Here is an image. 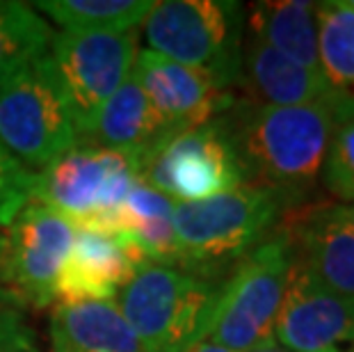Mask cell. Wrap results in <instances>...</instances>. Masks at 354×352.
Returning a JSON list of instances; mask_svg holds the SVG:
<instances>
[{"instance_id":"obj_1","label":"cell","mask_w":354,"mask_h":352,"mask_svg":"<svg viewBox=\"0 0 354 352\" xmlns=\"http://www.w3.org/2000/svg\"><path fill=\"white\" fill-rule=\"evenodd\" d=\"M338 122L334 101L286 108L247 101L227 124L247 183L302 199L318 181Z\"/></svg>"},{"instance_id":"obj_2","label":"cell","mask_w":354,"mask_h":352,"mask_svg":"<svg viewBox=\"0 0 354 352\" xmlns=\"http://www.w3.org/2000/svg\"><path fill=\"white\" fill-rule=\"evenodd\" d=\"M288 192L245 183L199 201H176L174 234L180 270L215 279L261 245L297 204Z\"/></svg>"},{"instance_id":"obj_3","label":"cell","mask_w":354,"mask_h":352,"mask_svg":"<svg viewBox=\"0 0 354 352\" xmlns=\"http://www.w3.org/2000/svg\"><path fill=\"white\" fill-rule=\"evenodd\" d=\"M222 284L180 268L145 263L122 288L119 309L142 352H187L213 329Z\"/></svg>"},{"instance_id":"obj_4","label":"cell","mask_w":354,"mask_h":352,"mask_svg":"<svg viewBox=\"0 0 354 352\" xmlns=\"http://www.w3.org/2000/svg\"><path fill=\"white\" fill-rule=\"evenodd\" d=\"M292 263L295 250L286 231L268 236L247 252L222 284L208 341L229 352L277 346L274 325Z\"/></svg>"},{"instance_id":"obj_5","label":"cell","mask_w":354,"mask_h":352,"mask_svg":"<svg viewBox=\"0 0 354 352\" xmlns=\"http://www.w3.org/2000/svg\"><path fill=\"white\" fill-rule=\"evenodd\" d=\"M149 50L210 73L229 92L243 69V12L224 0H162L145 19Z\"/></svg>"},{"instance_id":"obj_6","label":"cell","mask_w":354,"mask_h":352,"mask_svg":"<svg viewBox=\"0 0 354 352\" xmlns=\"http://www.w3.org/2000/svg\"><path fill=\"white\" fill-rule=\"evenodd\" d=\"M140 178L142 165L133 156L76 145L35 174L32 201L64 215L76 229L108 234L112 217Z\"/></svg>"},{"instance_id":"obj_7","label":"cell","mask_w":354,"mask_h":352,"mask_svg":"<svg viewBox=\"0 0 354 352\" xmlns=\"http://www.w3.org/2000/svg\"><path fill=\"white\" fill-rule=\"evenodd\" d=\"M138 41V28L124 33L53 35L48 59L76 126L78 145L92 133L105 103L131 76L140 53Z\"/></svg>"},{"instance_id":"obj_8","label":"cell","mask_w":354,"mask_h":352,"mask_svg":"<svg viewBox=\"0 0 354 352\" xmlns=\"http://www.w3.org/2000/svg\"><path fill=\"white\" fill-rule=\"evenodd\" d=\"M0 142L21 165L39 169L78 145L48 53L0 87Z\"/></svg>"},{"instance_id":"obj_9","label":"cell","mask_w":354,"mask_h":352,"mask_svg":"<svg viewBox=\"0 0 354 352\" xmlns=\"http://www.w3.org/2000/svg\"><path fill=\"white\" fill-rule=\"evenodd\" d=\"M142 181L174 201H199L247 183L227 119L169 138L142 167Z\"/></svg>"},{"instance_id":"obj_10","label":"cell","mask_w":354,"mask_h":352,"mask_svg":"<svg viewBox=\"0 0 354 352\" xmlns=\"http://www.w3.org/2000/svg\"><path fill=\"white\" fill-rule=\"evenodd\" d=\"M76 238V224L30 201L0 234V284L24 304L48 306Z\"/></svg>"},{"instance_id":"obj_11","label":"cell","mask_w":354,"mask_h":352,"mask_svg":"<svg viewBox=\"0 0 354 352\" xmlns=\"http://www.w3.org/2000/svg\"><path fill=\"white\" fill-rule=\"evenodd\" d=\"M274 341L288 352H354V297L322 288L292 263Z\"/></svg>"},{"instance_id":"obj_12","label":"cell","mask_w":354,"mask_h":352,"mask_svg":"<svg viewBox=\"0 0 354 352\" xmlns=\"http://www.w3.org/2000/svg\"><path fill=\"white\" fill-rule=\"evenodd\" d=\"M133 76L174 133L213 122L222 110L233 106V96L210 73L178 64L149 48H142L135 57Z\"/></svg>"},{"instance_id":"obj_13","label":"cell","mask_w":354,"mask_h":352,"mask_svg":"<svg viewBox=\"0 0 354 352\" xmlns=\"http://www.w3.org/2000/svg\"><path fill=\"white\" fill-rule=\"evenodd\" d=\"M145 261L122 236L99 229H76L71 252L55 284L59 304L112 299Z\"/></svg>"},{"instance_id":"obj_14","label":"cell","mask_w":354,"mask_h":352,"mask_svg":"<svg viewBox=\"0 0 354 352\" xmlns=\"http://www.w3.org/2000/svg\"><path fill=\"white\" fill-rule=\"evenodd\" d=\"M295 250V266L331 293L354 297V231L327 206L311 208L283 227Z\"/></svg>"},{"instance_id":"obj_15","label":"cell","mask_w":354,"mask_h":352,"mask_svg":"<svg viewBox=\"0 0 354 352\" xmlns=\"http://www.w3.org/2000/svg\"><path fill=\"white\" fill-rule=\"evenodd\" d=\"M176 133L158 115L145 89L135 80L133 71L115 96L105 103L92 133L82 140L85 145L112 149L145 163ZM80 142V145H82Z\"/></svg>"},{"instance_id":"obj_16","label":"cell","mask_w":354,"mask_h":352,"mask_svg":"<svg viewBox=\"0 0 354 352\" xmlns=\"http://www.w3.org/2000/svg\"><path fill=\"white\" fill-rule=\"evenodd\" d=\"M238 82L250 89L252 103L263 106L286 108L331 101L329 87L320 71L286 57L252 35L243 46V69Z\"/></svg>"},{"instance_id":"obj_17","label":"cell","mask_w":354,"mask_h":352,"mask_svg":"<svg viewBox=\"0 0 354 352\" xmlns=\"http://www.w3.org/2000/svg\"><path fill=\"white\" fill-rule=\"evenodd\" d=\"M48 334L53 352H142L115 299L57 304Z\"/></svg>"},{"instance_id":"obj_18","label":"cell","mask_w":354,"mask_h":352,"mask_svg":"<svg viewBox=\"0 0 354 352\" xmlns=\"http://www.w3.org/2000/svg\"><path fill=\"white\" fill-rule=\"evenodd\" d=\"M318 66L338 117H354V10L348 0L315 5Z\"/></svg>"},{"instance_id":"obj_19","label":"cell","mask_w":354,"mask_h":352,"mask_svg":"<svg viewBox=\"0 0 354 352\" xmlns=\"http://www.w3.org/2000/svg\"><path fill=\"white\" fill-rule=\"evenodd\" d=\"M315 5L308 0H266L250 7V35L286 57L320 71Z\"/></svg>"},{"instance_id":"obj_20","label":"cell","mask_w":354,"mask_h":352,"mask_svg":"<svg viewBox=\"0 0 354 352\" xmlns=\"http://www.w3.org/2000/svg\"><path fill=\"white\" fill-rule=\"evenodd\" d=\"M151 0H41L35 7L62 26V33H124L145 24Z\"/></svg>"},{"instance_id":"obj_21","label":"cell","mask_w":354,"mask_h":352,"mask_svg":"<svg viewBox=\"0 0 354 352\" xmlns=\"http://www.w3.org/2000/svg\"><path fill=\"white\" fill-rule=\"evenodd\" d=\"M50 28L26 3L0 0V87L48 53Z\"/></svg>"},{"instance_id":"obj_22","label":"cell","mask_w":354,"mask_h":352,"mask_svg":"<svg viewBox=\"0 0 354 352\" xmlns=\"http://www.w3.org/2000/svg\"><path fill=\"white\" fill-rule=\"evenodd\" d=\"M320 174L331 197L354 204V117L336 124Z\"/></svg>"},{"instance_id":"obj_23","label":"cell","mask_w":354,"mask_h":352,"mask_svg":"<svg viewBox=\"0 0 354 352\" xmlns=\"http://www.w3.org/2000/svg\"><path fill=\"white\" fill-rule=\"evenodd\" d=\"M35 174L21 165L0 142V227H7L14 217L32 201Z\"/></svg>"},{"instance_id":"obj_24","label":"cell","mask_w":354,"mask_h":352,"mask_svg":"<svg viewBox=\"0 0 354 352\" xmlns=\"http://www.w3.org/2000/svg\"><path fill=\"white\" fill-rule=\"evenodd\" d=\"M24 302L0 286V352H39Z\"/></svg>"},{"instance_id":"obj_25","label":"cell","mask_w":354,"mask_h":352,"mask_svg":"<svg viewBox=\"0 0 354 352\" xmlns=\"http://www.w3.org/2000/svg\"><path fill=\"white\" fill-rule=\"evenodd\" d=\"M329 213L354 231V204H329Z\"/></svg>"},{"instance_id":"obj_26","label":"cell","mask_w":354,"mask_h":352,"mask_svg":"<svg viewBox=\"0 0 354 352\" xmlns=\"http://www.w3.org/2000/svg\"><path fill=\"white\" fill-rule=\"evenodd\" d=\"M187 352H229V350H224L222 346H217L213 341H201L197 346H192Z\"/></svg>"},{"instance_id":"obj_27","label":"cell","mask_w":354,"mask_h":352,"mask_svg":"<svg viewBox=\"0 0 354 352\" xmlns=\"http://www.w3.org/2000/svg\"><path fill=\"white\" fill-rule=\"evenodd\" d=\"M250 352H288V350L277 348V346H270V348H259V350H250Z\"/></svg>"},{"instance_id":"obj_28","label":"cell","mask_w":354,"mask_h":352,"mask_svg":"<svg viewBox=\"0 0 354 352\" xmlns=\"http://www.w3.org/2000/svg\"><path fill=\"white\" fill-rule=\"evenodd\" d=\"M348 5H350V7H352V10H354V0H352V3H348Z\"/></svg>"}]
</instances>
